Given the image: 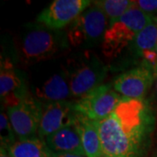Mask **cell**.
<instances>
[{"mask_svg":"<svg viewBox=\"0 0 157 157\" xmlns=\"http://www.w3.org/2000/svg\"><path fill=\"white\" fill-rule=\"evenodd\" d=\"M155 87H156V91H157V78H156V86H155Z\"/></svg>","mask_w":157,"mask_h":157,"instance_id":"603a6c76","label":"cell"},{"mask_svg":"<svg viewBox=\"0 0 157 157\" xmlns=\"http://www.w3.org/2000/svg\"><path fill=\"white\" fill-rule=\"evenodd\" d=\"M42 110V102L30 95L17 105L8 108L9 121L19 140L33 137L38 133Z\"/></svg>","mask_w":157,"mask_h":157,"instance_id":"52a82bcc","label":"cell"},{"mask_svg":"<svg viewBox=\"0 0 157 157\" xmlns=\"http://www.w3.org/2000/svg\"><path fill=\"white\" fill-rule=\"evenodd\" d=\"M0 157H11L9 154L8 150L6 149V147H1V151H0Z\"/></svg>","mask_w":157,"mask_h":157,"instance_id":"44dd1931","label":"cell"},{"mask_svg":"<svg viewBox=\"0 0 157 157\" xmlns=\"http://www.w3.org/2000/svg\"><path fill=\"white\" fill-rule=\"evenodd\" d=\"M91 4L89 0H54L37 17L48 30H59L73 22Z\"/></svg>","mask_w":157,"mask_h":157,"instance_id":"ba28073f","label":"cell"},{"mask_svg":"<svg viewBox=\"0 0 157 157\" xmlns=\"http://www.w3.org/2000/svg\"><path fill=\"white\" fill-rule=\"evenodd\" d=\"M94 122L104 155L140 157L154 128L155 115L145 100L123 97L107 117Z\"/></svg>","mask_w":157,"mask_h":157,"instance_id":"6da1fadb","label":"cell"},{"mask_svg":"<svg viewBox=\"0 0 157 157\" xmlns=\"http://www.w3.org/2000/svg\"><path fill=\"white\" fill-rule=\"evenodd\" d=\"M122 98L112 84H101L74 102V107L78 113L96 121L107 117Z\"/></svg>","mask_w":157,"mask_h":157,"instance_id":"8992f818","label":"cell"},{"mask_svg":"<svg viewBox=\"0 0 157 157\" xmlns=\"http://www.w3.org/2000/svg\"><path fill=\"white\" fill-rule=\"evenodd\" d=\"M154 81V72L146 66L133 68L114 79L113 88L123 97L143 99Z\"/></svg>","mask_w":157,"mask_h":157,"instance_id":"30bf717a","label":"cell"},{"mask_svg":"<svg viewBox=\"0 0 157 157\" xmlns=\"http://www.w3.org/2000/svg\"><path fill=\"white\" fill-rule=\"evenodd\" d=\"M77 115L78 112L73 102L63 101L43 104L42 117L38 129L39 137L46 138L60 129L74 126Z\"/></svg>","mask_w":157,"mask_h":157,"instance_id":"9c48e42d","label":"cell"},{"mask_svg":"<svg viewBox=\"0 0 157 157\" xmlns=\"http://www.w3.org/2000/svg\"><path fill=\"white\" fill-rule=\"evenodd\" d=\"M101 157H110V156H107V155H103Z\"/></svg>","mask_w":157,"mask_h":157,"instance_id":"7402d4cb","label":"cell"},{"mask_svg":"<svg viewBox=\"0 0 157 157\" xmlns=\"http://www.w3.org/2000/svg\"><path fill=\"white\" fill-rule=\"evenodd\" d=\"M72 95L69 82L61 74H54L37 91V96L46 102L66 101Z\"/></svg>","mask_w":157,"mask_h":157,"instance_id":"9a60e30c","label":"cell"},{"mask_svg":"<svg viewBox=\"0 0 157 157\" xmlns=\"http://www.w3.org/2000/svg\"><path fill=\"white\" fill-rule=\"evenodd\" d=\"M79 134L86 157H101L103 155L99 133L93 121L78 113L74 124Z\"/></svg>","mask_w":157,"mask_h":157,"instance_id":"4fadbf2b","label":"cell"},{"mask_svg":"<svg viewBox=\"0 0 157 157\" xmlns=\"http://www.w3.org/2000/svg\"><path fill=\"white\" fill-rule=\"evenodd\" d=\"M154 17L133 6L121 17L109 23L105 33L102 50L107 58L116 57L132 44L136 35L151 22Z\"/></svg>","mask_w":157,"mask_h":157,"instance_id":"7a4b0ae2","label":"cell"},{"mask_svg":"<svg viewBox=\"0 0 157 157\" xmlns=\"http://www.w3.org/2000/svg\"><path fill=\"white\" fill-rule=\"evenodd\" d=\"M45 142L53 153H68L86 156L80 136L74 126L48 135Z\"/></svg>","mask_w":157,"mask_h":157,"instance_id":"7c38bea8","label":"cell"},{"mask_svg":"<svg viewBox=\"0 0 157 157\" xmlns=\"http://www.w3.org/2000/svg\"><path fill=\"white\" fill-rule=\"evenodd\" d=\"M67 39H63L53 31L38 28L25 34L20 46L22 60L27 64L50 59L66 46Z\"/></svg>","mask_w":157,"mask_h":157,"instance_id":"5b68a950","label":"cell"},{"mask_svg":"<svg viewBox=\"0 0 157 157\" xmlns=\"http://www.w3.org/2000/svg\"><path fill=\"white\" fill-rule=\"evenodd\" d=\"M52 157H86L83 155H78L74 154H68V153H53Z\"/></svg>","mask_w":157,"mask_h":157,"instance_id":"ffe728a7","label":"cell"},{"mask_svg":"<svg viewBox=\"0 0 157 157\" xmlns=\"http://www.w3.org/2000/svg\"><path fill=\"white\" fill-rule=\"evenodd\" d=\"M135 6L146 13L157 11V0H138Z\"/></svg>","mask_w":157,"mask_h":157,"instance_id":"d6986e66","label":"cell"},{"mask_svg":"<svg viewBox=\"0 0 157 157\" xmlns=\"http://www.w3.org/2000/svg\"><path fill=\"white\" fill-rule=\"evenodd\" d=\"M11 157H52L53 152L40 137L20 139L6 148Z\"/></svg>","mask_w":157,"mask_h":157,"instance_id":"5bb4252c","label":"cell"},{"mask_svg":"<svg viewBox=\"0 0 157 157\" xmlns=\"http://www.w3.org/2000/svg\"><path fill=\"white\" fill-rule=\"evenodd\" d=\"M94 6L104 12L111 23L121 17L135 6V1L129 0H100L94 1Z\"/></svg>","mask_w":157,"mask_h":157,"instance_id":"e0dca14e","label":"cell"},{"mask_svg":"<svg viewBox=\"0 0 157 157\" xmlns=\"http://www.w3.org/2000/svg\"><path fill=\"white\" fill-rule=\"evenodd\" d=\"M131 45L135 53L141 57L147 52L157 50V21L155 17L136 35Z\"/></svg>","mask_w":157,"mask_h":157,"instance_id":"2e32d148","label":"cell"},{"mask_svg":"<svg viewBox=\"0 0 157 157\" xmlns=\"http://www.w3.org/2000/svg\"><path fill=\"white\" fill-rule=\"evenodd\" d=\"M107 73V67L98 57L86 53L73 62L67 73L72 95L82 97L94 87L101 86Z\"/></svg>","mask_w":157,"mask_h":157,"instance_id":"277c9868","label":"cell"},{"mask_svg":"<svg viewBox=\"0 0 157 157\" xmlns=\"http://www.w3.org/2000/svg\"><path fill=\"white\" fill-rule=\"evenodd\" d=\"M155 19H156V21H157V17H155Z\"/></svg>","mask_w":157,"mask_h":157,"instance_id":"cb8c5ba5","label":"cell"},{"mask_svg":"<svg viewBox=\"0 0 157 157\" xmlns=\"http://www.w3.org/2000/svg\"><path fill=\"white\" fill-rule=\"evenodd\" d=\"M28 95L25 80L12 62L8 59H2L0 67V96L2 102L9 108L18 104Z\"/></svg>","mask_w":157,"mask_h":157,"instance_id":"8fae6325","label":"cell"},{"mask_svg":"<svg viewBox=\"0 0 157 157\" xmlns=\"http://www.w3.org/2000/svg\"><path fill=\"white\" fill-rule=\"evenodd\" d=\"M108 25L107 16L94 6L71 23L67 39L73 46H93L104 38Z\"/></svg>","mask_w":157,"mask_h":157,"instance_id":"3957f363","label":"cell"},{"mask_svg":"<svg viewBox=\"0 0 157 157\" xmlns=\"http://www.w3.org/2000/svg\"><path fill=\"white\" fill-rule=\"evenodd\" d=\"M0 125H1V147H9L12 145L14 140V135H13V128L11 127V124L9 121V118L7 117L6 113L2 112L0 116Z\"/></svg>","mask_w":157,"mask_h":157,"instance_id":"ac0fdd59","label":"cell"}]
</instances>
